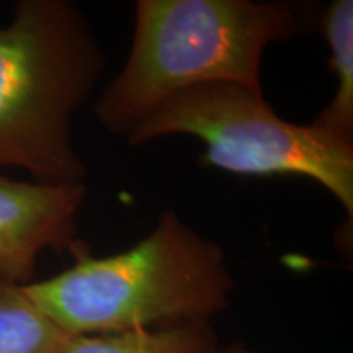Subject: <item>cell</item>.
Listing matches in <instances>:
<instances>
[{
	"instance_id": "7",
	"label": "cell",
	"mask_w": 353,
	"mask_h": 353,
	"mask_svg": "<svg viewBox=\"0 0 353 353\" xmlns=\"http://www.w3.org/2000/svg\"><path fill=\"white\" fill-rule=\"evenodd\" d=\"M211 324L68 335L59 353H221Z\"/></svg>"
},
{
	"instance_id": "6",
	"label": "cell",
	"mask_w": 353,
	"mask_h": 353,
	"mask_svg": "<svg viewBox=\"0 0 353 353\" xmlns=\"http://www.w3.org/2000/svg\"><path fill=\"white\" fill-rule=\"evenodd\" d=\"M319 30L329 46L330 70L337 88L312 125L353 144V2L334 0L321 10Z\"/></svg>"
},
{
	"instance_id": "8",
	"label": "cell",
	"mask_w": 353,
	"mask_h": 353,
	"mask_svg": "<svg viewBox=\"0 0 353 353\" xmlns=\"http://www.w3.org/2000/svg\"><path fill=\"white\" fill-rule=\"evenodd\" d=\"M65 337L34 306L23 285L0 280V353H59Z\"/></svg>"
},
{
	"instance_id": "5",
	"label": "cell",
	"mask_w": 353,
	"mask_h": 353,
	"mask_svg": "<svg viewBox=\"0 0 353 353\" xmlns=\"http://www.w3.org/2000/svg\"><path fill=\"white\" fill-rule=\"evenodd\" d=\"M85 195V185L25 182L0 170V280L28 285L43 252H70Z\"/></svg>"
},
{
	"instance_id": "1",
	"label": "cell",
	"mask_w": 353,
	"mask_h": 353,
	"mask_svg": "<svg viewBox=\"0 0 353 353\" xmlns=\"http://www.w3.org/2000/svg\"><path fill=\"white\" fill-rule=\"evenodd\" d=\"M319 15L293 0H138L130 56L95 101V118L126 138L188 88L224 82L263 94L265 50L312 32Z\"/></svg>"
},
{
	"instance_id": "2",
	"label": "cell",
	"mask_w": 353,
	"mask_h": 353,
	"mask_svg": "<svg viewBox=\"0 0 353 353\" xmlns=\"http://www.w3.org/2000/svg\"><path fill=\"white\" fill-rule=\"evenodd\" d=\"M64 272L23 285L65 335L211 324L229 307L234 281L218 242L165 211L123 252L95 257L77 241Z\"/></svg>"
},
{
	"instance_id": "9",
	"label": "cell",
	"mask_w": 353,
	"mask_h": 353,
	"mask_svg": "<svg viewBox=\"0 0 353 353\" xmlns=\"http://www.w3.org/2000/svg\"><path fill=\"white\" fill-rule=\"evenodd\" d=\"M221 353H257L247 348L244 343H231V345L221 347Z\"/></svg>"
},
{
	"instance_id": "3",
	"label": "cell",
	"mask_w": 353,
	"mask_h": 353,
	"mask_svg": "<svg viewBox=\"0 0 353 353\" xmlns=\"http://www.w3.org/2000/svg\"><path fill=\"white\" fill-rule=\"evenodd\" d=\"M105 69L90 25L69 0H20L0 26V170L34 182L85 185L72 141L74 114Z\"/></svg>"
},
{
	"instance_id": "4",
	"label": "cell",
	"mask_w": 353,
	"mask_h": 353,
	"mask_svg": "<svg viewBox=\"0 0 353 353\" xmlns=\"http://www.w3.org/2000/svg\"><path fill=\"white\" fill-rule=\"evenodd\" d=\"M188 134L205 144L201 164L239 176H303L329 190L352 221L353 144L309 123L278 117L263 94L236 83H205L172 97L131 130L139 145Z\"/></svg>"
}]
</instances>
